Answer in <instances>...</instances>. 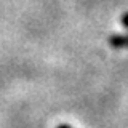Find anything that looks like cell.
Segmentation results:
<instances>
[{
  "label": "cell",
  "mask_w": 128,
  "mask_h": 128,
  "mask_svg": "<svg viewBox=\"0 0 128 128\" xmlns=\"http://www.w3.org/2000/svg\"><path fill=\"white\" fill-rule=\"evenodd\" d=\"M109 43L115 50H122V48H128V35H112L109 38Z\"/></svg>",
  "instance_id": "6da1fadb"
},
{
  "label": "cell",
  "mask_w": 128,
  "mask_h": 128,
  "mask_svg": "<svg viewBox=\"0 0 128 128\" xmlns=\"http://www.w3.org/2000/svg\"><path fill=\"white\" fill-rule=\"evenodd\" d=\"M122 24H123V26H125L126 29H128V13H125V14L122 16Z\"/></svg>",
  "instance_id": "7a4b0ae2"
},
{
  "label": "cell",
  "mask_w": 128,
  "mask_h": 128,
  "mask_svg": "<svg viewBox=\"0 0 128 128\" xmlns=\"http://www.w3.org/2000/svg\"><path fill=\"white\" fill-rule=\"evenodd\" d=\"M58 128H70V126H69V125H59Z\"/></svg>",
  "instance_id": "3957f363"
}]
</instances>
